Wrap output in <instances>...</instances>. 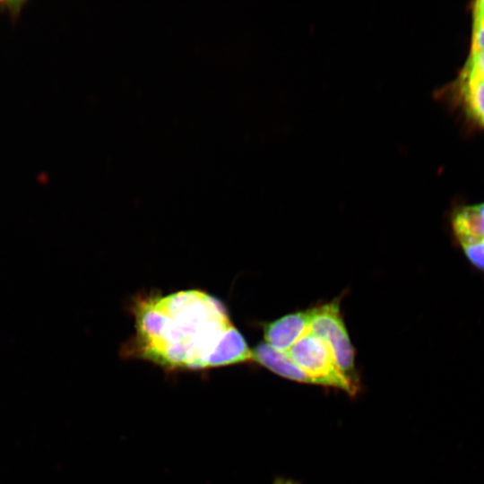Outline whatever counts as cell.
<instances>
[{
  "instance_id": "cell-7",
  "label": "cell",
  "mask_w": 484,
  "mask_h": 484,
  "mask_svg": "<svg viewBox=\"0 0 484 484\" xmlns=\"http://www.w3.org/2000/svg\"><path fill=\"white\" fill-rule=\"evenodd\" d=\"M461 89L469 111L484 125V77L464 67L461 76Z\"/></svg>"
},
{
  "instance_id": "cell-1",
  "label": "cell",
  "mask_w": 484,
  "mask_h": 484,
  "mask_svg": "<svg viewBox=\"0 0 484 484\" xmlns=\"http://www.w3.org/2000/svg\"><path fill=\"white\" fill-rule=\"evenodd\" d=\"M127 352L167 368L202 369L253 359L226 307L200 290L137 298Z\"/></svg>"
},
{
  "instance_id": "cell-9",
  "label": "cell",
  "mask_w": 484,
  "mask_h": 484,
  "mask_svg": "<svg viewBox=\"0 0 484 484\" xmlns=\"http://www.w3.org/2000/svg\"><path fill=\"white\" fill-rule=\"evenodd\" d=\"M484 51V21L474 23L471 53Z\"/></svg>"
},
{
  "instance_id": "cell-13",
  "label": "cell",
  "mask_w": 484,
  "mask_h": 484,
  "mask_svg": "<svg viewBox=\"0 0 484 484\" xmlns=\"http://www.w3.org/2000/svg\"><path fill=\"white\" fill-rule=\"evenodd\" d=\"M285 484H293V483H291V482H288V481H285Z\"/></svg>"
},
{
  "instance_id": "cell-11",
  "label": "cell",
  "mask_w": 484,
  "mask_h": 484,
  "mask_svg": "<svg viewBox=\"0 0 484 484\" xmlns=\"http://www.w3.org/2000/svg\"><path fill=\"white\" fill-rule=\"evenodd\" d=\"M474 23L484 21V0L475 2L473 7Z\"/></svg>"
},
{
  "instance_id": "cell-5",
  "label": "cell",
  "mask_w": 484,
  "mask_h": 484,
  "mask_svg": "<svg viewBox=\"0 0 484 484\" xmlns=\"http://www.w3.org/2000/svg\"><path fill=\"white\" fill-rule=\"evenodd\" d=\"M308 331V309L293 312L264 324V342L287 352Z\"/></svg>"
},
{
  "instance_id": "cell-6",
  "label": "cell",
  "mask_w": 484,
  "mask_h": 484,
  "mask_svg": "<svg viewBox=\"0 0 484 484\" xmlns=\"http://www.w3.org/2000/svg\"><path fill=\"white\" fill-rule=\"evenodd\" d=\"M253 359L282 377L315 385V382L286 352L277 350L266 342L259 343L253 350Z\"/></svg>"
},
{
  "instance_id": "cell-3",
  "label": "cell",
  "mask_w": 484,
  "mask_h": 484,
  "mask_svg": "<svg viewBox=\"0 0 484 484\" xmlns=\"http://www.w3.org/2000/svg\"><path fill=\"white\" fill-rule=\"evenodd\" d=\"M286 353L315 385L333 386L350 394L354 393V384L339 369L329 346L309 331Z\"/></svg>"
},
{
  "instance_id": "cell-10",
  "label": "cell",
  "mask_w": 484,
  "mask_h": 484,
  "mask_svg": "<svg viewBox=\"0 0 484 484\" xmlns=\"http://www.w3.org/2000/svg\"><path fill=\"white\" fill-rule=\"evenodd\" d=\"M465 67L484 77V51L471 53Z\"/></svg>"
},
{
  "instance_id": "cell-2",
  "label": "cell",
  "mask_w": 484,
  "mask_h": 484,
  "mask_svg": "<svg viewBox=\"0 0 484 484\" xmlns=\"http://www.w3.org/2000/svg\"><path fill=\"white\" fill-rule=\"evenodd\" d=\"M309 332L329 346L335 362L353 384L355 350L350 340L338 298L308 309Z\"/></svg>"
},
{
  "instance_id": "cell-12",
  "label": "cell",
  "mask_w": 484,
  "mask_h": 484,
  "mask_svg": "<svg viewBox=\"0 0 484 484\" xmlns=\"http://www.w3.org/2000/svg\"><path fill=\"white\" fill-rule=\"evenodd\" d=\"M276 484H285V481H278Z\"/></svg>"
},
{
  "instance_id": "cell-8",
  "label": "cell",
  "mask_w": 484,
  "mask_h": 484,
  "mask_svg": "<svg viewBox=\"0 0 484 484\" xmlns=\"http://www.w3.org/2000/svg\"><path fill=\"white\" fill-rule=\"evenodd\" d=\"M26 4V1H1L0 11H7L11 17V20L13 22H16L17 19L21 14L23 5Z\"/></svg>"
},
{
  "instance_id": "cell-4",
  "label": "cell",
  "mask_w": 484,
  "mask_h": 484,
  "mask_svg": "<svg viewBox=\"0 0 484 484\" xmlns=\"http://www.w3.org/2000/svg\"><path fill=\"white\" fill-rule=\"evenodd\" d=\"M451 229L469 263L484 272V203L457 208L451 217Z\"/></svg>"
}]
</instances>
